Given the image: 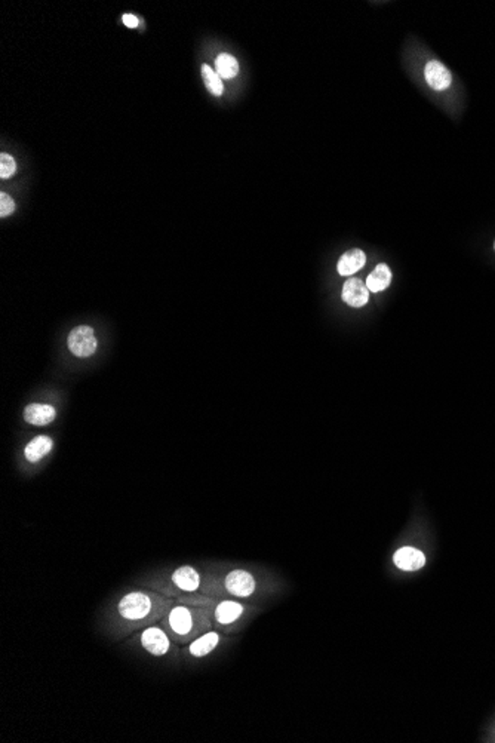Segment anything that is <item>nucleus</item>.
Returning a JSON list of instances; mask_svg holds the SVG:
<instances>
[{"label": "nucleus", "instance_id": "1", "mask_svg": "<svg viewBox=\"0 0 495 743\" xmlns=\"http://www.w3.org/2000/svg\"><path fill=\"white\" fill-rule=\"evenodd\" d=\"M168 607L169 601H165L162 596L146 592H131L120 599L118 610L125 620L144 625L160 619L166 613Z\"/></svg>", "mask_w": 495, "mask_h": 743}, {"label": "nucleus", "instance_id": "2", "mask_svg": "<svg viewBox=\"0 0 495 743\" xmlns=\"http://www.w3.org/2000/svg\"><path fill=\"white\" fill-rule=\"evenodd\" d=\"M168 626L174 632V637L177 635L179 640L187 641L210 632L212 623L210 613L203 608L178 605L169 612Z\"/></svg>", "mask_w": 495, "mask_h": 743}, {"label": "nucleus", "instance_id": "3", "mask_svg": "<svg viewBox=\"0 0 495 743\" xmlns=\"http://www.w3.org/2000/svg\"><path fill=\"white\" fill-rule=\"evenodd\" d=\"M70 352L77 357H88L97 351V338L91 327L80 325L71 331L68 336Z\"/></svg>", "mask_w": 495, "mask_h": 743}, {"label": "nucleus", "instance_id": "4", "mask_svg": "<svg viewBox=\"0 0 495 743\" xmlns=\"http://www.w3.org/2000/svg\"><path fill=\"white\" fill-rule=\"evenodd\" d=\"M224 588L236 598H249L255 592L257 581L246 570H233L224 579Z\"/></svg>", "mask_w": 495, "mask_h": 743}, {"label": "nucleus", "instance_id": "5", "mask_svg": "<svg viewBox=\"0 0 495 743\" xmlns=\"http://www.w3.org/2000/svg\"><path fill=\"white\" fill-rule=\"evenodd\" d=\"M427 562L426 555L422 551L412 548V546H402L393 553V564L396 568L405 572H414L424 568Z\"/></svg>", "mask_w": 495, "mask_h": 743}, {"label": "nucleus", "instance_id": "6", "mask_svg": "<svg viewBox=\"0 0 495 743\" xmlns=\"http://www.w3.org/2000/svg\"><path fill=\"white\" fill-rule=\"evenodd\" d=\"M424 77L435 91H445L453 84V75L440 61H429L424 67Z\"/></svg>", "mask_w": 495, "mask_h": 743}, {"label": "nucleus", "instance_id": "7", "mask_svg": "<svg viewBox=\"0 0 495 743\" xmlns=\"http://www.w3.org/2000/svg\"><path fill=\"white\" fill-rule=\"evenodd\" d=\"M141 644L153 656H164L170 647L166 632L162 631L160 628H155V626H151V628H147L142 632Z\"/></svg>", "mask_w": 495, "mask_h": 743}, {"label": "nucleus", "instance_id": "8", "mask_svg": "<svg viewBox=\"0 0 495 743\" xmlns=\"http://www.w3.org/2000/svg\"><path fill=\"white\" fill-rule=\"evenodd\" d=\"M343 300L352 307H364L370 300V290L357 277H350L343 285Z\"/></svg>", "mask_w": 495, "mask_h": 743}, {"label": "nucleus", "instance_id": "9", "mask_svg": "<svg viewBox=\"0 0 495 743\" xmlns=\"http://www.w3.org/2000/svg\"><path fill=\"white\" fill-rule=\"evenodd\" d=\"M365 263H366V255L364 251L355 248L341 255V258L338 260L337 270L341 276H350L361 270V268L365 266Z\"/></svg>", "mask_w": 495, "mask_h": 743}, {"label": "nucleus", "instance_id": "10", "mask_svg": "<svg viewBox=\"0 0 495 743\" xmlns=\"http://www.w3.org/2000/svg\"><path fill=\"white\" fill-rule=\"evenodd\" d=\"M57 416V411L51 405H42V404H30L24 410V418L27 423L34 426H45L49 425Z\"/></svg>", "mask_w": 495, "mask_h": 743}, {"label": "nucleus", "instance_id": "11", "mask_svg": "<svg viewBox=\"0 0 495 743\" xmlns=\"http://www.w3.org/2000/svg\"><path fill=\"white\" fill-rule=\"evenodd\" d=\"M173 581L177 588L186 590V592H194V590L201 588L199 572L190 566H184L175 570L173 575Z\"/></svg>", "mask_w": 495, "mask_h": 743}, {"label": "nucleus", "instance_id": "12", "mask_svg": "<svg viewBox=\"0 0 495 743\" xmlns=\"http://www.w3.org/2000/svg\"><path fill=\"white\" fill-rule=\"evenodd\" d=\"M52 445L53 442L49 436L47 435L36 436L34 440H31L25 446V451H24L25 459L31 463L42 460L45 455L49 454V451L52 450Z\"/></svg>", "mask_w": 495, "mask_h": 743}, {"label": "nucleus", "instance_id": "13", "mask_svg": "<svg viewBox=\"0 0 495 743\" xmlns=\"http://www.w3.org/2000/svg\"><path fill=\"white\" fill-rule=\"evenodd\" d=\"M245 607L236 601H223L215 608V619L220 625L235 623L244 614Z\"/></svg>", "mask_w": 495, "mask_h": 743}, {"label": "nucleus", "instance_id": "14", "mask_svg": "<svg viewBox=\"0 0 495 743\" xmlns=\"http://www.w3.org/2000/svg\"><path fill=\"white\" fill-rule=\"evenodd\" d=\"M218 642H220V635L217 632L210 631L201 635V637H197L192 642L188 651H190V655L194 657H203L206 655H210V653L218 646Z\"/></svg>", "mask_w": 495, "mask_h": 743}, {"label": "nucleus", "instance_id": "15", "mask_svg": "<svg viewBox=\"0 0 495 743\" xmlns=\"http://www.w3.org/2000/svg\"><path fill=\"white\" fill-rule=\"evenodd\" d=\"M392 284V270L387 264H378L374 272L366 277L368 290L372 292L384 291Z\"/></svg>", "mask_w": 495, "mask_h": 743}, {"label": "nucleus", "instance_id": "16", "mask_svg": "<svg viewBox=\"0 0 495 743\" xmlns=\"http://www.w3.org/2000/svg\"><path fill=\"white\" fill-rule=\"evenodd\" d=\"M215 68H217L215 71H217L220 77L231 79L238 75L239 64H238V60L233 55H230V53H221V55H218L217 61H215Z\"/></svg>", "mask_w": 495, "mask_h": 743}, {"label": "nucleus", "instance_id": "17", "mask_svg": "<svg viewBox=\"0 0 495 743\" xmlns=\"http://www.w3.org/2000/svg\"><path fill=\"white\" fill-rule=\"evenodd\" d=\"M202 76H203V80H205V84H206V88L210 89V92H211V94H214L215 97L223 95V92H224L223 80H221V77L218 76L217 71L212 70L211 66L203 64V66H202Z\"/></svg>", "mask_w": 495, "mask_h": 743}, {"label": "nucleus", "instance_id": "18", "mask_svg": "<svg viewBox=\"0 0 495 743\" xmlns=\"http://www.w3.org/2000/svg\"><path fill=\"white\" fill-rule=\"evenodd\" d=\"M15 169H16L15 160L11 156L6 153L0 155V177L9 178L11 175H14Z\"/></svg>", "mask_w": 495, "mask_h": 743}, {"label": "nucleus", "instance_id": "19", "mask_svg": "<svg viewBox=\"0 0 495 743\" xmlns=\"http://www.w3.org/2000/svg\"><path fill=\"white\" fill-rule=\"evenodd\" d=\"M14 210H15V202L11 196L6 193L0 194V217L3 218V217L11 216Z\"/></svg>", "mask_w": 495, "mask_h": 743}, {"label": "nucleus", "instance_id": "20", "mask_svg": "<svg viewBox=\"0 0 495 743\" xmlns=\"http://www.w3.org/2000/svg\"><path fill=\"white\" fill-rule=\"evenodd\" d=\"M123 23H125V25L131 27V29H134V27H137V25L140 24L138 18H137V16H134V15H131V14L123 15Z\"/></svg>", "mask_w": 495, "mask_h": 743}, {"label": "nucleus", "instance_id": "21", "mask_svg": "<svg viewBox=\"0 0 495 743\" xmlns=\"http://www.w3.org/2000/svg\"><path fill=\"white\" fill-rule=\"evenodd\" d=\"M494 249H495V240H494Z\"/></svg>", "mask_w": 495, "mask_h": 743}]
</instances>
